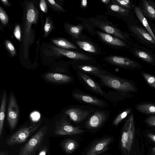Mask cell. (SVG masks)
Here are the masks:
<instances>
[{
  "mask_svg": "<svg viewBox=\"0 0 155 155\" xmlns=\"http://www.w3.org/2000/svg\"><path fill=\"white\" fill-rule=\"evenodd\" d=\"M25 23L23 29V41L24 56H28L30 46L34 42L35 36L32 25L36 24L38 18V12L32 2H27L25 6Z\"/></svg>",
  "mask_w": 155,
  "mask_h": 155,
  "instance_id": "cell-1",
  "label": "cell"
},
{
  "mask_svg": "<svg viewBox=\"0 0 155 155\" xmlns=\"http://www.w3.org/2000/svg\"><path fill=\"white\" fill-rule=\"evenodd\" d=\"M102 84L116 91L126 93L136 91L134 85L129 81L114 75L108 71L97 75Z\"/></svg>",
  "mask_w": 155,
  "mask_h": 155,
  "instance_id": "cell-2",
  "label": "cell"
},
{
  "mask_svg": "<svg viewBox=\"0 0 155 155\" xmlns=\"http://www.w3.org/2000/svg\"><path fill=\"white\" fill-rule=\"evenodd\" d=\"M48 130V126L41 128L21 148L18 155H35L41 146Z\"/></svg>",
  "mask_w": 155,
  "mask_h": 155,
  "instance_id": "cell-3",
  "label": "cell"
},
{
  "mask_svg": "<svg viewBox=\"0 0 155 155\" xmlns=\"http://www.w3.org/2000/svg\"><path fill=\"white\" fill-rule=\"evenodd\" d=\"M135 133L134 117L131 114L123 127L121 138L122 149L125 155H129L134 141Z\"/></svg>",
  "mask_w": 155,
  "mask_h": 155,
  "instance_id": "cell-4",
  "label": "cell"
},
{
  "mask_svg": "<svg viewBox=\"0 0 155 155\" xmlns=\"http://www.w3.org/2000/svg\"><path fill=\"white\" fill-rule=\"evenodd\" d=\"M41 124V121H39L23 127L8 138L6 144L9 146H13L24 143L36 130Z\"/></svg>",
  "mask_w": 155,
  "mask_h": 155,
  "instance_id": "cell-5",
  "label": "cell"
},
{
  "mask_svg": "<svg viewBox=\"0 0 155 155\" xmlns=\"http://www.w3.org/2000/svg\"><path fill=\"white\" fill-rule=\"evenodd\" d=\"M71 96L75 100L81 103L100 109H105L108 104L105 101L91 94H87L76 88L72 91Z\"/></svg>",
  "mask_w": 155,
  "mask_h": 155,
  "instance_id": "cell-6",
  "label": "cell"
},
{
  "mask_svg": "<svg viewBox=\"0 0 155 155\" xmlns=\"http://www.w3.org/2000/svg\"><path fill=\"white\" fill-rule=\"evenodd\" d=\"M137 24L129 25L128 30L138 41L155 51V40L142 25Z\"/></svg>",
  "mask_w": 155,
  "mask_h": 155,
  "instance_id": "cell-7",
  "label": "cell"
},
{
  "mask_svg": "<svg viewBox=\"0 0 155 155\" xmlns=\"http://www.w3.org/2000/svg\"><path fill=\"white\" fill-rule=\"evenodd\" d=\"M97 109L90 106L75 105L66 109L64 114L73 122L79 123L86 119Z\"/></svg>",
  "mask_w": 155,
  "mask_h": 155,
  "instance_id": "cell-8",
  "label": "cell"
},
{
  "mask_svg": "<svg viewBox=\"0 0 155 155\" xmlns=\"http://www.w3.org/2000/svg\"><path fill=\"white\" fill-rule=\"evenodd\" d=\"M85 131L78 126L71 124L68 120V117L64 114L56 122L54 133L60 135H72L81 134Z\"/></svg>",
  "mask_w": 155,
  "mask_h": 155,
  "instance_id": "cell-9",
  "label": "cell"
},
{
  "mask_svg": "<svg viewBox=\"0 0 155 155\" xmlns=\"http://www.w3.org/2000/svg\"><path fill=\"white\" fill-rule=\"evenodd\" d=\"M91 20L96 27L101 28L105 33L112 35L123 40L131 46L135 43L130 38V35L128 33L122 32L117 28L104 22L94 18L91 19Z\"/></svg>",
  "mask_w": 155,
  "mask_h": 155,
  "instance_id": "cell-10",
  "label": "cell"
},
{
  "mask_svg": "<svg viewBox=\"0 0 155 155\" xmlns=\"http://www.w3.org/2000/svg\"><path fill=\"white\" fill-rule=\"evenodd\" d=\"M109 112L105 109H97L88 117L85 123V128L96 129L101 127L108 119Z\"/></svg>",
  "mask_w": 155,
  "mask_h": 155,
  "instance_id": "cell-11",
  "label": "cell"
},
{
  "mask_svg": "<svg viewBox=\"0 0 155 155\" xmlns=\"http://www.w3.org/2000/svg\"><path fill=\"white\" fill-rule=\"evenodd\" d=\"M130 49L135 57L148 64L155 65V53L152 50L136 43L131 45Z\"/></svg>",
  "mask_w": 155,
  "mask_h": 155,
  "instance_id": "cell-12",
  "label": "cell"
},
{
  "mask_svg": "<svg viewBox=\"0 0 155 155\" xmlns=\"http://www.w3.org/2000/svg\"><path fill=\"white\" fill-rule=\"evenodd\" d=\"M104 60L112 65L127 69H134L143 68L141 65L137 61L120 56H109L105 58Z\"/></svg>",
  "mask_w": 155,
  "mask_h": 155,
  "instance_id": "cell-13",
  "label": "cell"
},
{
  "mask_svg": "<svg viewBox=\"0 0 155 155\" xmlns=\"http://www.w3.org/2000/svg\"><path fill=\"white\" fill-rule=\"evenodd\" d=\"M77 78L80 82L88 90L97 95L103 96V91L100 85L88 74L77 72Z\"/></svg>",
  "mask_w": 155,
  "mask_h": 155,
  "instance_id": "cell-14",
  "label": "cell"
},
{
  "mask_svg": "<svg viewBox=\"0 0 155 155\" xmlns=\"http://www.w3.org/2000/svg\"><path fill=\"white\" fill-rule=\"evenodd\" d=\"M19 115V109L15 97L12 92L10 95L7 113V120L11 130L15 127Z\"/></svg>",
  "mask_w": 155,
  "mask_h": 155,
  "instance_id": "cell-15",
  "label": "cell"
},
{
  "mask_svg": "<svg viewBox=\"0 0 155 155\" xmlns=\"http://www.w3.org/2000/svg\"><path fill=\"white\" fill-rule=\"evenodd\" d=\"M52 49L54 54L58 56H63L75 60L88 61L91 58L82 53L72 51L66 49L52 46Z\"/></svg>",
  "mask_w": 155,
  "mask_h": 155,
  "instance_id": "cell-16",
  "label": "cell"
},
{
  "mask_svg": "<svg viewBox=\"0 0 155 155\" xmlns=\"http://www.w3.org/2000/svg\"><path fill=\"white\" fill-rule=\"evenodd\" d=\"M112 140L110 137L100 140L92 146L87 151L86 155H98L104 152L108 149V146Z\"/></svg>",
  "mask_w": 155,
  "mask_h": 155,
  "instance_id": "cell-17",
  "label": "cell"
},
{
  "mask_svg": "<svg viewBox=\"0 0 155 155\" xmlns=\"http://www.w3.org/2000/svg\"><path fill=\"white\" fill-rule=\"evenodd\" d=\"M96 32L103 41L109 44L129 49L131 47V45L125 41L109 34L99 31Z\"/></svg>",
  "mask_w": 155,
  "mask_h": 155,
  "instance_id": "cell-18",
  "label": "cell"
},
{
  "mask_svg": "<svg viewBox=\"0 0 155 155\" xmlns=\"http://www.w3.org/2000/svg\"><path fill=\"white\" fill-rule=\"evenodd\" d=\"M45 78L49 81L60 84L71 83L75 81L74 78L71 75L57 73H48Z\"/></svg>",
  "mask_w": 155,
  "mask_h": 155,
  "instance_id": "cell-19",
  "label": "cell"
},
{
  "mask_svg": "<svg viewBox=\"0 0 155 155\" xmlns=\"http://www.w3.org/2000/svg\"><path fill=\"white\" fill-rule=\"evenodd\" d=\"M74 68L77 72L90 74L95 77L104 73L106 71L101 67L89 64H77L74 66Z\"/></svg>",
  "mask_w": 155,
  "mask_h": 155,
  "instance_id": "cell-20",
  "label": "cell"
},
{
  "mask_svg": "<svg viewBox=\"0 0 155 155\" xmlns=\"http://www.w3.org/2000/svg\"><path fill=\"white\" fill-rule=\"evenodd\" d=\"M138 6L146 18L150 20H155V10L147 0H140Z\"/></svg>",
  "mask_w": 155,
  "mask_h": 155,
  "instance_id": "cell-21",
  "label": "cell"
},
{
  "mask_svg": "<svg viewBox=\"0 0 155 155\" xmlns=\"http://www.w3.org/2000/svg\"><path fill=\"white\" fill-rule=\"evenodd\" d=\"M134 11L138 20L143 27L148 31L150 34L155 40V36L146 18L142 13L139 7H134Z\"/></svg>",
  "mask_w": 155,
  "mask_h": 155,
  "instance_id": "cell-22",
  "label": "cell"
},
{
  "mask_svg": "<svg viewBox=\"0 0 155 155\" xmlns=\"http://www.w3.org/2000/svg\"><path fill=\"white\" fill-rule=\"evenodd\" d=\"M64 27L68 32L75 38L80 39L82 34V32L84 28L81 24L77 25H72L68 23L64 24Z\"/></svg>",
  "mask_w": 155,
  "mask_h": 155,
  "instance_id": "cell-23",
  "label": "cell"
},
{
  "mask_svg": "<svg viewBox=\"0 0 155 155\" xmlns=\"http://www.w3.org/2000/svg\"><path fill=\"white\" fill-rule=\"evenodd\" d=\"M61 146L67 153H70L73 152L77 149L78 146V144L76 140L68 139L63 141Z\"/></svg>",
  "mask_w": 155,
  "mask_h": 155,
  "instance_id": "cell-24",
  "label": "cell"
},
{
  "mask_svg": "<svg viewBox=\"0 0 155 155\" xmlns=\"http://www.w3.org/2000/svg\"><path fill=\"white\" fill-rule=\"evenodd\" d=\"M137 110L142 113L147 114H155V104L143 103L135 105Z\"/></svg>",
  "mask_w": 155,
  "mask_h": 155,
  "instance_id": "cell-25",
  "label": "cell"
},
{
  "mask_svg": "<svg viewBox=\"0 0 155 155\" xmlns=\"http://www.w3.org/2000/svg\"><path fill=\"white\" fill-rule=\"evenodd\" d=\"M6 94L5 91L2 97L0 110V137L3 130L4 120L5 118L6 108Z\"/></svg>",
  "mask_w": 155,
  "mask_h": 155,
  "instance_id": "cell-26",
  "label": "cell"
},
{
  "mask_svg": "<svg viewBox=\"0 0 155 155\" xmlns=\"http://www.w3.org/2000/svg\"><path fill=\"white\" fill-rule=\"evenodd\" d=\"M52 41L57 46L62 49H76L77 48L74 45L64 38L53 39Z\"/></svg>",
  "mask_w": 155,
  "mask_h": 155,
  "instance_id": "cell-27",
  "label": "cell"
},
{
  "mask_svg": "<svg viewBox=\"0 0 155 155\" xmlns=\"http://www.w3.org/2000/svg\"><path fill=\"white\" fill-rule=\"evenodd\" d=\"M77 45L82 50L91 53H96L97 52L95 47L90 43L84 41H78Z\"/></svg>",
  "mask_w": 155,
  "mask_h": 155,
  "instance_id": "cell-28",
  "label": "cell"
},
{
  "mask_svg": "<svg viewBox=\"0 0 155 155\" xmlns=\"http://www.w3.org/2000/svg\"><path fill=\"white\" fill-rule=\"evenodd\" d=\"M113 3L126 9L132 11L134 7L131 1L129 0H116L112 1Z\"/></svg>",
  "mask_w": 155,
  "mask_h": 155,
  "instance_id": "cell-29",
  "label": "cell"
},
{
  "mask_svg": "<svg viewBox=\"0 0 155 155\" xmlns=\"http://www.w3.org/2000/svg\"><path fill=\"white\" fill-rule=\"evenodd\" d=\"M131 110L128 108L119 114L114 119L113 122V125L117 126L130 113Z\"/></svg>",
  "mask_w": 155,
  "mask_h": 155,
  "instance_id": "cell-30",
  "label": "cell"
},
{
  "mask_svg": "<svg viewBox=\"0 0 155 155\" xmlns=\"http://www.w3.org/2000/svg\"><path fill=\"white\" fill-rule=\"evenodd\" d=\"M141 73L148 84L155 89V76L143 72Z\"/></svg>",
  "mask_w": 155,
  "mask_h": 155,
  "instance_id": "cell-31",
  "label": "cell"
},
{
  "mask_svg": "<svg viewBox=\"0 0 155 155\" xmlns=\"http://www.w3.org/2000/svg\"><path fill=\"white\" fill-rule=\"evenodd\" d=\"M53 28L51 20L48 17H46L44 27V36L47 37L50 33Z\"/></svg>",
  "mask_w": 155,
  "mask_h": 155,
  "instance_id": "cell-32",
  "label": "cell"
},
{
  "mask_svg": "<svg viewBox=\"0 0 155 155\" xmlns=\"http://www.w3.org/2000/svg\"><path fill=\"white\" fill-rule=\"evenodd\" d=\"M0 19L3 25H6L8 23V16L1 7H0Z\"/></svg>",
  "mask_w": 155,
  "mask_h": 155,
  "instance_id": "cell-33",
  "label": "cell"
},
{
  "mask_svg": "<svg viewBox=\"0 0 155 155\" xmlns=\"http://www.w3.org/2000/svg\"><path fill=\"white\" fill-rule=\"evenodd\" d=\"M5 45L7 49L10 53L11 56H15L16 54V51L12 43L10 41L6 40L5 41Z\"/></svg>",
  "mask_w": 155,
  "mask_h": 155,
  "instance_id": "cell-34",
  "label": "cell"
},
{
  "mask_svg": "<svg viewBox=\"0 0 155 155\" xmlns=\"http://www.w3.org/2000/svg\"><path fill=\"white\" fill-rule=\"evenodd\" d=\"M14 35L15 38L20 41L21 40V28L18 25H17L14 29Z\"/></svg>",
  "mask_w": 155,
  "mask_h": 155,
  "instance_id": "cell-35",
  "label": "cell"
},
{
  "mask_svg": "<svg viewBox=\"0 0 155 155\" xmlns=\"http://www.w3.org/2000/svg\"><path fill=\"white\" fill-rule=\"evenodd\" d=\"M145 122L150 126L155 127V116H149L146 119Z\"/></svg>",
  "mask_w": 155,
  "mask_h": 155,
  "instance_id": "cell-36",
  "label": "cell"
},
{
  "mask_svg": "<svg viewBox=\"0 0 155 155\" xmlns=\"http://www.w3.org/2000/svg\"><path fill=\"white\" fill-rule=\"evenodd\" d=\"M48 1L54 8L56 10H59L61 11H64L63 8L61 6L58 5L54 0H48Z\"/></svg>",
  "mask_w": 155,
  "mask_h": 155,
  "instance_id": "cell-37",
  "label": "cell"
},
{
  "mask_svg": "<svg viewBox=\"0 0 155 155\" xmlns=\"http://www.w3.org/2000/svg\"><path fill=\"white\" fill-rule=\"evenodd\" d=\"M39 6L41 10L44 13H46L48 11L47 4L44 0L40 1Z\"/></svg>",
  "mask_w": 155,
  "mask_h": 155,
  "instance_id": "cell-38",
  "label": "cell"
},
{
  "mask_svg": "<svg viewBox=\"0 0 155 155\" xmlns=\"http://www.w3.org/2000/svg\"><path fill=\"white\" fill-rule=\"evenodd\" d=\"M47 151V148L46 146H44L39 152L38 155H46Z\"/></svg>",
  "mask_w": 155,
  "mask_h": 155,
  "instance_id": "cell-39",
  "label": "cell"
},
{
  "mask_svg": "<svg viewBox=\"0 0 155 155\" xmlns=\"http://www.w3.org/2000/svg\"><path fill=\"white\" fill-rule=\"evenodd\" d=\"M148 22L155 36V25L149 20Z\"/></svg>",
  "mask_w": 155,
  "mask_h": 155,
  "instance_id": "cell-40",
  "label": "cell"
},
{
  "mask_svg": "<svg viewBox=\"0 0 155 155\" xmlns=\"http://www.w3.org/2000/svg\"><path fill=\"white\" fill-rule=\"evenodd\" d=\"M147 136L153 141L155 142V134H149Z\"/></svg>",
  "mask_w": 155,
  "mask_h": 155,
  "instance_id": "cell-41",
  "label": "cell"
},
{
  "mask_svg": "<svg viewBox=\"0 0 155 155\" xmlns=\"http://www.w3.org/2000/svg\"><path fill=\"white\" fill-rule=\"evenodd\" d=\"M147 1L155 10V2L152 0H147Z\"/></svg>",
  "mask_w": 155,
  "mask_h": 155,
  "instance_id": "cell-42",
  "label": "cell"
},
{
  "mask_svg": "<svg viewBox=\"0 0 155 155\" xmlns=\"http://www.w3.org/2000/svg\"><path fill=\"white\" fill-rule=\"evenodd\" d=\"M87 4V1L86 0H82L81 2V5L83 7H86Z\"/></svg>",
  "mask_w": 155,
  "mask_h": 155,
  "instance_id": "cell-43",
  "label": "cell"
},
{
  "mask_svg": "<svg viewBox=\"0 0 155 155\" xmlns=\"http://www.w3.org/2000/svg\"><path fill=\"white\" fill-rule=\"evenodd\" d=\"M1 1L4 5L6 6L9 5V2L8 0H1Z\"/></svg>",
  "mask_w": 155,
  "mask_h": 155,
  "instance_id": "cell-44",
  "label": "cell"
},
{
  "mask_svg": "<svg viewBox=\"0 0 155 155\" xmlns=\"http://www.w3.org/2000/svg\"><path fill=\"white\" fill-rule=\"evenodd\" d=\"M101 1L105 4H108L110 2V0H102Z\"/></svg>",
  "mask_w": 155,
  "mask_h": 155,
  "instance_id": "cell-45",
  "label": "cell"
},
{
  "mask_svg": "<svg viewBox=\"0 0 155 155\" xmlns=\"http://www.w3.org/2000/svg\"><path fill=\"white\" fill-rule=\"evenodd\" d=\"M0 155H7V153L6 152H0Z\"/></svg>",
  "mask_w": 155,
  "mask_h": 155,
  "instance_id": "cell-46",
  "label": "cell"
},
{
  "mask_svg": "<svg viewBox=\"0 0 155 155\" xmlns=\"http://www.w3.org/2000/svg\"><path fill=\"white\" fill-rule=\"evenodd\" d=\"M153 151L155 152V147H154L152 149Z\"/></svg>",
  "mask_w": 155,
  "mask_h": 155,
  "instance_id": "cell-47",
  "label": "cell"
}]
</instances>
